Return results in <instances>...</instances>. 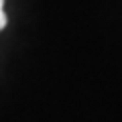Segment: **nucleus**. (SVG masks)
Instances as JSON below:
<instances>
[{
	"label": "nucleus",
	"instance_id": "f257e3e1",
	"mask_svg": "<svg viewBox=\"0 0 122 122\" xmlns=\"http://www.w3.org/2000/svg\"><path fill=\"white\" fill-rule=\"evenodd\" d=\"M2 4H4V0H0V29H4V25H6V14H4Z\"/></svg>",
	"mask_w": 122,
	"mask_h": 122
}]
</instances>
